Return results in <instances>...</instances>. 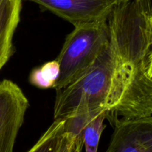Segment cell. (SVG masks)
<instances>
[{"label": "cell", "mask_w": 152, "mask_h": 152, "mask_svg": "<svg viewBox=\"0 0 152 152\" xmlns=\"http://www.w3.org/2000/svg\"><path fill=\"white\" fill-rule=\"evenodd\" d=\"M63 123L64 120H55L28 152H57Z\"/></svg>", "instance_id": "obj_8"}, {"label": "cell", "mask_w": 152, "mask_h": 152, "mask_svg": "<svg viewBox=\"0 0 152 152\" xmlns=\"http://www.w3.org/2000/svg\"><path fill=\"white\" fill-rule=\"evenodd\" d=\"M70 22L74 27L106 21L117 0H28Z\"/></svg>", "instance_id": "obj_4"}, {"label": "cell", "mask_w": 152, "mask_h": 152, "mask_svg": "<svg viewBox=\"0 0 152 152\" xmlns=\"http://www.w3.org/2000/svg\"><path fill=\"white\" fill-rule=\"evenodd\" d=\"M21 10L22 0H4L0 7V70L13 53V37Z\"/></svg>", "instance_id": "obj_6"}, {"label": "cell", "mask_w": 152, "mask_h": 152, "mask_svg": "<svg viewBox=\"0 0 152 152\" xmlns=\"http://www.w3.org/2000/svg\"><path fill=\"white\" fill-rule=\"evenodd\" d=\"M149 22H150L151 32V45L150 52H149L148 57V74L151 78H152V10L149 13Z\"/></svg>", "instance_id": "obj_11"}, {"label": "cell", "mask_w": 152, "mask_h": 152, "mask_svg": "<svg viewBox=\"0 0 152 152\" xmlns=\"http://www.w3.org/2000/svg\"><path fill=\"white\" fill-rule=\"evenodd\" d=\"M61 74V67L56 59L34 68L29 76L31 85L41 89L54 88Z\"/></svg>", "instance_id": "obj_7"}, {"label": "cell", "mask_w": 152, "mask_h": 152, "mask_svg": "<svg viewBox=\"0 0 152 152\" xmlns=\"http://www.w3.org/2000/svg\"><path fill=\"white\" fill-rule=\"evenodd\" d=\"M151 3H152V0H151Z\"/></svg>", "instance_id": "obj_14"}, {"label": "cell", "mask_w": 152, "mask_h": 152, "mask_svg": "<svg viewBox=\"0 0 152 152\" xmlns=\"http://www.w3.org/2000/svg\"><path fill=\"white\" fill-rule=\"evenodd\" d=\"M83 147V138L72 136L63 129L57 152H82Z\"/></svg>", "instance_id": "obj_10"}, {"label": "cell", "mask_w": 152, "mask_h": 152, "mask_svg": "<svg viewBox=\"0 0 152 152\" xmlns=\"http://www.w3.org/2000/svg\"><path fill=\"white\" fill-rule=\"evenodd\" d=\"M29 102L13 82H0V152H13Z\"/></svg>", "instance_id": "obj_3"}, {"label": "cell", "mask_w": 152, "mask_h": 152, "mask_svg": "<svg viewBox=\"0 0 152 152\" xmlns=\"http://www.w3.org/2000/svg\"><path fill=\"white\" fill-rule=\"evenodd\" d=\"M130 1V0H117V1H118V4H119V3L126 2V1Z\"/></svg>", "instance_id": "obj_12"}, {"label": "cell", "mask_w": 152, "mask_h": 152, "mask_svg": "<svg viewBox=\"0 0 152 152\" xmlns=\"http://www.w3.org/2000/svg\"><path fill=\"white\" fill-rule=\"evenodd\" d=\"M106 119V113H101L91 120L86 126L83 135L85 152H98L101 134L105 128L104 123Z\"/></svg>", "instance_id": "obj_9"}, {"label": "cell", "mask_w": 152, "mask_h": 152, "mask_svg": "<svg viewBox=\"0 0 152 152\" xmlns=\"http://www.w3.org/2000/svg\"><path fill=\"white\" fill-rule=\"evenodd\" d=\"M109 37L107 20L75 27L56 59L61 74L54 88H63L81 77L107 48Z\"/></svg>", "instance_id": "obj_2"}, {"label": "cell", "mask_w": 152, "mask_h": 152, "mask_svg": "<svg viewBox=\"0 0 152 152\" xmlns=\"http://www.w3.org/2000/svg\"><path fill=\"white\" fill-rule=\"evenodd\" d=\"M4 1V0H0V7H1V4H2L3 1Z\"/></svg>", "instance_id": "obj_13"}, {"label": "cell", "mask_w": 152, "mask_h": 152, "mask_svg": "<svg viewBox=\"0 0 152 152\" xmlns=\"http://www.w3.org/2000/svg\"><path fill=\"white\" fill-rule=\"evenodd\" d=\"M105 152H152V115L119 120Z\"/></svg>", "instance_id": "obj_5"}, {"label": "cell", "mask_w": 152, "mask_h": 152, "mask_svg": "<svg viewBox=\"0 0 152 152\" xmlns=\"http://www.w3.org/2000/svg\"><path fill=\"white\" fill-rule=\"evenodd\" d=\"M151 10L142 0L116 4L107 19V48L81 77L56 91L54 120L104 112L113 126L119 120L152 115V78L147 71Z\"/></svg>", "instance_id": "obj_1"}]
</instances>
